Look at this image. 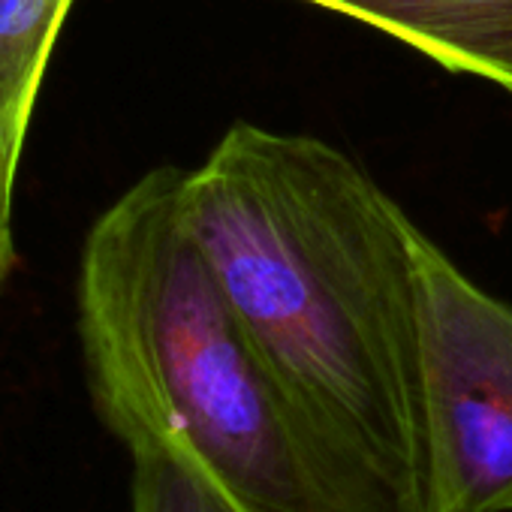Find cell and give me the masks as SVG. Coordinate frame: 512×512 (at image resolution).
<instances>
[{
    "label": "cell",
    "instance_id": "6da1fadb",
    "mask_svg": "<svg viewBox=\"0 0 512 512\" xmlns=\"http://www.w3.org/2000/svg\"><path fill=\"white\" fill-rule=\"evenodd\" d=\"M181 196L287 395L392 512H431L416 223L329 142L244 121Z\"/></svg>",
    "mask_w": 512,
    "mask_h": 512
},
{
    "label": "cell",
    "instance_id": "7a4b0ae2",
    "mask_svg": "<svg viewBox=\"0 0 512 512\" xmlns=\"http://www.w3.org/2000/svg\"><path fill=\"white\" fill-rule=\"evenodd\" d=\"M181 187V169H151L85 238L76 302L100 419L130 455L187 464L238 512H392L256 350Z\"/></svg>",
    "mask_w": 512,
    "mask_h": 512
},
{
    "label": "cell",
    "instance_id": "3957f363",
    "mask_svg": "<svg viewBox=\"0 0 512 512\" xmlns=\"http://www.w3.org/2000/svg\"><path fill=\"white\" fill-rule=\"evenodd\" d=\"M431 512H512V305L413 226Z\"/></svg>",
    "mask_w": 512,
    "mask_h": 512
},
{
    "label": "cell",
    "instance_id": "277c9868",
    "mask_svg": "<svg viewBox=\"0 0 512 512\" xmlns=\"http://www.w3.org/2000/svg\"><path fill=\"white\" fill-rule=\"evenodd\" d=\"M512 91V0H305Z\"/></svg>",
    "mask_w": 512,
    "mask_h": 512
},
{
    "label": "cell",
    "instance_id": "5b68a950",
    "mask_svg": "<svg viewBox=\"0 0 512 512\" xmlns=\"http://www.w3.org/2000/svg\"><path fill=\"white\" fill-rule=\"evenodd\" d=\"M70 7L73 0H0V151L16 163Z\"/></svg>",
    "mask_w": 512,
    "mask_h": 512
},
{
    "label": "cell",
    "instance_id": "8992f818",
    "mask_svg": "<svg viewBox=\"0 0 512 512\" xmlns=\"http://www.w3.org/2000/svg\"><path fill=\"white\" fill-rule=\"evenodd\" d=\"M130 497V512H238L196 470L160 452L133 455Z\"/></svg>",
    "mask_w": 512,
    "mask_h": 512
},
{
    "label": "cell",
    "instance_id": "52a82bcc",
    "mask_svg": "<svg viewBox=\"0 0 512 512\" xmlns=\"http://www.w3.org/2000/svg\"><path fill=\"white\" fill-rule=\"evenodd\" d=\"M19 163L0 151V290L7 287L16 269V235H13V196H16Z\"/></svg>",
    "mask_w": 512,
    "mask_h": 512
}]
</instances>
